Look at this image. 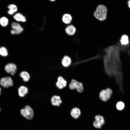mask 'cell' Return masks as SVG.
Returning a JSON list of instances; mask_svg holds the SVG:
<instances>
[{"label": "cell", "instance_id": "obj_1", "mask_svg": "<svg viewBox=\"0 0 130 130\" xmlns=\"http://www.w3.org/2000/svg\"><path fill=\"white\" fill-rule=\"evenodd\" d=\"M108 11L106 6L103 4H99L96 7L93 15L98 20L103 21L107 18Z\"/></svg>", "mask_w": 130, "mask_h": 130}, {"label": "cell", "instance_id": "obj_2", "mask_svg": "<svg viewBox=\"0 0 130 130\" xmlns=\"http://www.w3.org/2000/svg\"><path fill=\"white\" fill-rule=\"evenodd\" d=\"M21 116L26 119L31 120L33 119L34 115L33 110L30 106L26 105L20 110Z\"/></svg>", "mask_w": 130, "mask_h": 130}, {"label": "cell", "instance_id": "obj_3", "mask_svg": "<svg viewBox=\"0 0 130 130\" xmlns=\"http://www.w3.org/2000/svg\"><path fill=\"white\" fill-rule=\"evenodd\" d=\"M69 87L71 90H76L79 93L82 92L84 90V86L82 84L73 79L71 81L69 85Z\"/></svg>", "mask_w": 130, "mask_h": 130}, {"label": "cell", "instance_id": "obj_4", "mask_svg": "<svg viewBox=\"0 0 130 130\" xmlns=\"http://www.w3.org/2000/svg\"><path fill=\"white\" fill-rule=\"evenodd\" d=\"M112 93V90L108 88L100 91L99 94V97L101 100L106 102L110 98Z\"/></svg>", "mask_w": 130, "mask_h": 130}, {"label": "cell", "instance_id": "obj_5", "mask_svg": "<svg viewBox=\"0 0 130 130\" xmlns=\"http://www.w3.org/2000/svg\"><path fill=\"white\" fill-rule=\"evenodd\" d=\"M13 81L10 77L7 76L2 77L0 80V86L3 88H9L13 86Z\"/></svg>", "mask_w": 130, "mask_h": 130}, {"label": "cell", "instance_id": "obj_6", "mask_svg": "<svg viewBox=\"0 0 130 130\" xmlns=\"http://www.w3.org/2000/svg\"><path fill=\"white\" fill-rule=\"evenodd\" d=\"M12 29L10 30L11 33L13 35L18 34L21 33L23 31V28L19 23L12 22L11 24Z\"/></svg>", "mask_w": 130, "mask_h": 130}, {"label": "cell", "instance_id": "obj_7", "mask_svg": "<svg viewBox=\"0 0 130 130\" xmlns=\"http://www.w3.org/2000/svg\"><path fill=\"white\" fill-rule=\"evenodd\" d=\"M4 69L6 72L13 76L16 74L17 71V65L14 63H9L7 64L4 67Z\"/></svg>", "mask_w": 130, "mask_h": 130}, {"label": "cell", "instance_id": "obj_8", "mask_svg": "<svg viewBox=\"0 0 130 130\" xmlns=\"http://www.w3.org/2000/svg\"><path fill=\"white\" fill-rule=\"evenodd\" d=\"M95 120L93 123V125L96 128H101L104 123L103 117L101 116L97 115L95 117Z\"/></svg>", "mask_w": 130, "mask_h": 130}, {"label": "cell", "instance_id": "obj_9", "mask_svg": "<svg viewBox=\"0 0 130 130\" xmlns=\"http://www.w3.org/2000/svg\"><path fill=\"white\" fill-rule=\"evenodd\" d=\"M67 84V81L63 77L59 76L56 83V86L59 89H61L65 87Z\"/></svg>", "mask_w": 130, "mask_h": 130}, {"label": "cell", "instance_id": "obj_10", "mask_svg": "<svg viewBox=\"0 0 130 130\" xmlns=\"http://www.w3.org/2000/svg\"><path fill=\"white\" fill-rule=\"evenodd\" d=\"M28 92V89L25 86L21 85L18 88V95L21 98H23L25 97Z\"/></svg>", "mask_w": 130, "mask_h": 130}, {"label": "cell", "instance_id": "obj_11", "mask_svg": "<svg viewBox=\"0 0 130 130\" xmlns=\"http://www.w3.org/2000/svg\"><path fill=\"white\" fill-rule=\"evenodd\" d=\"M51 101L52 105L57 106H60L62 102L60 97L57 95H54L52 97Z\"/></svg>", "mask_w": 130, "mask_h": 130}, {"label": "cell", "instance_id": "obj_12", "mask_svg": "<svg viewBox=\"0 0 130 130\" xmlns=\"http://www.w3.org/2000/svg\"><path fill=\"white\" fill-rule=\"evenodd\" d=\"M76 28L72 25L68 26L65 29L66 33L68 35L70 36L74 35L76 32Z\"/></svg>", "mask_w": 130, "mask_h": 130}, {"label": "cell", "instance_id": "obj_13", "mask_svg": "<svg viewBox=\"0 0 130 130\" xmlns=\"http://www.w3.org/2000/svg\"><path fill=\"white\" fill-rule=\"evenodd\" d=\"M120 44L122 46L128 45L129 43V39L128 36L126 34H123L121 36L119 39Z\"/></svg>", "mask_w": 130, "mask_h": 130}, {"label": "cell", "instance_id": "obj_14", "mask_svg": "<svg viewBox=\"0 0 130 130\" xmlns=\"http://www.w3.org/2000/svg\"><path fill=\"white\" fill-rule=\"evenodd\" d=\"M19 76L22 78L23 81L24 82L28 81L30 78V75L26 71H23L20 72L19 73Z\"/></svg>", "mask_w": 130, "mask_h": 130}, {"label": "cell", "instance_id": "obj_15", "mask_svg": "<svg viewBox=\"0 0 130 130\" xmlns=\"http://www.w3.org/2000/svg\"><path fill=\"white\" fill-rule=\"evenodd\" d=\"M72 60L69 57L65 55L62 59L61 63L63 66L67 67L69 66L72 63Z\"/></svg>", "mask_w": 130, "mask_h": 130}, {"label": "cell", "instance_id": "obj_16", "mask_svg": "<svg viewBox=\"0 0 130 130\" xmlns=\"http://www.w3.org/2000/svg\"><path fill=\"white\" fill-rule=\"evenodd\" d=\"M13 18L16 21L25 22L26 20V17L20 13L15 14L13 16Z\"/></svg>", "mask_w": 130, "mask_h": 130}, {"label": "cell", "instance_id": "obj_17", "mask_svg": "<svg viewBox=\"0 0 130 130\" xmlns=\"http://www.w3.org/2000/svg\"><path fill=\"white\" fill-rule=\"evenodd\" d=\"M70 114L72 116L73 118L77 119L78 118L81 114L80 110L77 108H74L71 110Z\"/></svg>", "mask_w": 130, "mask_h": 130}, {"label": "cell", "instance_id": "obj_18", "mask_svg": "<svg viewBox=\"0 0 130 130\" xmlns=\"http://www.w3.org/2000/svg\"><path fill=\"white\" fill-rule=\"evenodd\" d=\"M72 20L71 15L69 13L65 14L63 16L62 20L63 22L66 24L70 23Z\"/></svg>", "mask_w": 130, "mask_h": 130}, {"label": "cell", "instance_id": "obj_19", "mask_svg": "<svg viewBox=\"0 0 130 130\" xmlns=\"http://www.w3.org/2000/svg\"><path fill=\"white\" fill-rule=\"evenodd\" d=\"M9 10L7 13L9 15H12L16 12L18 10L17 6L13 4H10L8 6Z\"/></svg>", "mask_w": 130, "mask_h": 130}, {"label": "cell", "instance_id": "obj_20", "mask_svg": "<svg viewBox=\"0 0 130 130\" xmlns=\"http://www.w3.org/2000/svg\"><path fill=\"white\" fill-rule=\"evenodd\" d=\"M8 55V50L4 46L0 47V56L3 57H6Z\"/></svg>", "mask_w": 130, "mask_h": 130}, {"label": "cell", "instance_id": "obj_21", "mask_svg": "<svg viewBox=\"0 0 130 130\" xmlns=\"http://www.w3.org/2000/svg\"><path fill=\"white\" fill-rule=\"evenodd\" d=\"M9 23L8 19L6 17L3 16L0 18V24L3 27L7 26Z\"/></svg>", "mask_w": 130, "mask_h": 130}, {"label": "cell", "instance_id": "obj_22", "mask_svg": "<svg viewBox=\"0 0 130 130\" xmlns=\"http://www.w3.org/2000/svg\"><path fill=\"white\" fill-rule=\"evenodd\" d=\"M124 107V103L122 102H118L116 104V107L118 110H121L123 109Z\"/></svg>", "mask_w": 130, "mask_h": 130}, {"label": "cell", "instance_id": "obj_23", "mask_svg": "<svg viewBox=\"0 0 130 130\" xmlns=\"http://www.w3.org/2000/svg\"><path fill=\"white\" fill-rule=\"evenodd\" d=\"M127 3L129 8L130 9V0H129L127 1Z\"/></svg>", "mask_w": 130, "mask_h": 130}, {"label": "cell", "instance_id": "obj_24", "mask_svg": "<svg viewBox=\"0 0 130 130\" xmlns=\"http://www.w3.org/2000/svg\"><path fill=\"white\" fill-rule=\"evenodd\" d=\"M1 87L0 86V95L1 93Z\"/></svg>", "mask_w": 130, "mask_h": 130}, {"label": "cell", "instance_id": "obj_25", "mask_svg": "<svg viewBox=\"0 0 130 130\" xmlns=\"http://www.w3.org/2000/svg\"><path fill=\"white\" fill-rule=\"evenodd\" d=\"M82 11H83V9H82ZM80 10H81V13H82V12H81V10L80 9Z\"/></svg>", "mask_w": 130, "mask_h": 130}, {"label": "cell", "instance_id": "obj_26", "mask_svg": "<svg viewBox=\"0 0 130 130\" xmlns=\"http://www.w3.org/2000/svg\"><path fill=\"white\" fill-rule=\"evenodd\" d=\"M0 111H1V109H0Z\"/></svg>", "mask_w": 130, "mask_h": 130}]
</instances>
